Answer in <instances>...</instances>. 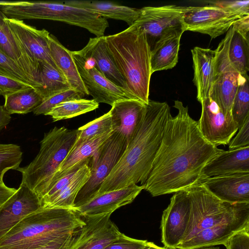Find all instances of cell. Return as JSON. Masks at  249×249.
Instances as JSON below:
<instances>
[{
	"instance_id": "cell-6",
	"label": "cell",
	"mask_w": 249,
	"mask_h": 249,
	"mask_svg": "<svg viewBox=\"0 0 249 249\" xmlns=\"http://www.w3.org/2000/svg\"><path fill=\"white\" fill-rule=\"evenodd\" d=\"M8 18L46 19L62 21L86 29L96 37L104 36L107 19L87 10L70 6L60 1H18L0 5Z\"/></svg>"
},
{
	"instance_id": "cell-40",
	"label": "cell",
	"mask_w": 249,
	"mask_h": 249,
	"mask_svg": "<svg viewBox=\"0 0 249 249\" xmlns=\"http://www.w3.org/2000/svg\"><path fill=\"white\" fill-rule=\"evenodd\" d=\"M32 88L34 87L30 85L0 75V95L4 97L12 93Z\"/></svg>"
},
{
	"instance_id": "cell-7",
	"label": "cell",
	"mask_w": 249,
	"mask_h": 249,
	"mask_svg": "<svg viewBox=\"0 0 249 249\" xmlns=\"http://www.w3.org/2000/svg\"><path fill=\"white\" fill-rule=\"evenodd\" d=\"M191 212L187 231L182 242L185 243L200 231L215 225L230 215L236 204L223 202L199 183L186 190Z\"/></svg>"
},
{
	"instance_id": "cell-10",
	"label": "cell",
	"mask_w": 249,
	"mask_h": 249,
	"mask_svg": "<svg viewBox=\"0 0 249 249\" xmlns=\"http://www.w3.org/2000/svg\"><path fill=\"white\" fill-rule=\"evenodd\" d=\"M189 6L169 4L145 6L140 9L138 18L133 24L145 32L151 50L161 38L173 33L182 34L185 30L183 18Z\"/></svg>"
},
{
	"instance_id": "cell-16",
	"label": "cell",
	"mask_w": 249,
	"mask_h": 249,
	"mask_svg": "<svg viewBox=\"0 0 249 249\" xmlns=\"http://www.w3.org/2000/svg\"><path fill=\"white\" fill-rule=\"evenodd\" d=\"M41 209L40 200L36 193L21 183L0 207V240L22 219Z\"/></svg>"
},
{
	"instance_id": "cell-1",
	"label": "cell",
	"mask_w": 249,
	"mask_h": 249,
	"mask_svg": "<svg viewBox=\"0 0 249 249\" xmlns=\"http://www.w3.org/2000/svg\"><path fill=\"white\" fill-rule=\"evenodd\" d=\"M177 114L166 121L162 139L143 190L152 196L186 191L199 183L204 166L223 150L208 142L188 108L179 101Z\"/></svg>"
},
{
	"instance_id": "cell-31",
	"label": "cell",
	"mask_w": 249,
	"mask_h": 249,
	"mask_svg": "<svg viewBox=\"0 0 249 249\" xmlns=\"http://www.w3.org/2000/svg\"><path fill=\"white\" fill-rule=\"evenodd\" d=\"M39 83L37 91L43 99L72 89L63 75L46 62H39Z\"/></svg>"
},
{
	"instance_id": "cell-41",
	"label": "cell",
	"mask_w": 249,
	"mask_h": 249,
	"mask_svg": "<svg viewBox=\"0 0 249 249\" xmlns=\"http://www.w3.org/2000/svg\"><path fill=\"white\" fill-rule=\"evenodd\" d=\"M147 241L133 239L121 233L120 236L105 249H140Z\"/></svg>"
},
{
	"instance_id": "cell-45",
	"label": "cell",
	"mask_w": 249,
	"mask_h": 249,
	"mask_svg": "<svg viewBox=\"0 0 249 249\" xmlns=\"http://www.w3.org/2000/svg\"><path fill=\"white\" fill-rule=\"evenodd\" d=\"M17 191L14 188H10L5 184H0V207L6 201Z\"/></svg>"
},
{
	"instance_id": "cell-42",
	"label": "cell",
	"mask_w": 249,
	"mask_h": 249,
	"mask_svg": "<svg viewBox=\"0 0 249 249\" xmlns=\"http://www.w3.org/2000/svg\"><path fill=\"white\" fill-rule=\"evenodd\" d=\"M209 3L243 16H249V0H217L210 1Z\"/></svg>"
},
{
	"instance_id": "cell-12",
	"label": "cell",
	"mask_w": 249,
	"mask_h": 249,
	"mask_svg": "<svg viewBox=\"0 0 249 249\" xmlns=\"http://www.w3.org/2000/svg\"><path fill=\"white\" fill-rule=\"evenodd\" d=\"M249 227V203H237L233 212L220 223L204 229L177 249H195L224 245L233 235Z\"/></svg>"
},
{
	"instance_id": "cell-19",
	"label": "cell",
	"mask_w": 249,
	"mask_h": 249,
	"mask_svg": "<svg viewBox=\"0 0 249 249\" xmlns=\"http://www.w3.org/2000/svg\"><path fill=\"white\" fill-rule=\"evenodd\" d=\"M143 190L142 185L132 184L98 195L74 209L81 216L111 214L122 206L131 203Z\"/></svg>"
},
{
	"instance_id": "cell-33",
	"label": "cell",
	"mask_w": 249,
	"mask_h": 249,
	"mask_svg": "<svg viewBox=\"0 0 249 249\" xmlns=\"http://www.w3.org/2000/svg\"><path fill=\"white\" fill-rule=\"evenodd\" d=\"M99 106L93 99L71 100L56 105L45 115L50 116L53 122H55L89 112L98 108Z\"/></svg>"
},
{
	"instance_id": "cell-48",
	"label": "cell",
	"mask_w": 249,
	"mask_h": 249,
	"mask_svg": "<svg viewBox=\"0 0 249 249\" xmlns=\"http://www.w3.org/2000/svg\"><path fill=\"white\" fill-rule=\"evenodd\" d=\"M220 249V248L218 247H214V246H209V247H201V248H196V249Z\"/></svg>"
},
{
	"instance_id": "cell-37",
	"label": "cell",
	"mask_w": 249,
	"mask_h": 249,
	"mask_svg": "<svg viewBox=\"0 0 249 249\" xmlns=\"http://www.w3.org/2000/svg\"><path fill=\"white\" fill-rule=\"evenodd\" d=\"M20 147L15 144L0 143V184H4L3 178L8 170L19 167L22 160Z\"/></svg>"
},
{
	"instance_id": "cell-27",
	"label": "cell",
	"mask_w": 249,
	"mask_h": 249,
	"mask_svg": "<svg viewBox=\"0 0 249 249\" xmlns=\"http://www.w3.org/2000/svg\"><path fill=\"white\" fill-rule=\"evenodd\" d=\"M51 55L58 71L72 89L88 95L73 58L71 51L65 48L53 35L49 37Z\"/></svg>"
},
{
	"instance_id": "cell-28",
	"label": "cell",
	"mask_w": 249,
	"mask_h": 249,
	"mask_svg": "<svg viewBox=\"0 0 249 249\" xmlns=\"http://www.w3.org/2000/svg\"><path fill=\"white\" fill-rule=\"evenodd\" d=\"M182 34L173 33L158 40L151 50L152 73L171 69L178 62L180 40Z\"/></svg>"
},
{
	"instance_id": "cell-32",
	"label": "cell",
	"mask_w": 249,
	"mask_h": 249,
	"mask_svg": "<svg viewBox=\"0 0 249 249\" xmlns=\"http://www.w3.org/2000/svg\"><path fill=\"white\" fill-rule=\"evenodd\" d=\"M4 109L10 114H24L33 112L43 101L35 88L18 91L5 97Z\"/></svg>"
},
{
	"instance_id": "cell-14",
	"label": "cell",
	"mask_w": 249,
	"mask_h": 249,
	"mask_svg": "<svg viewBox=\"0 0 249 249\" xmlns=\"http://www.w3.org/2000/svg\"><path fill=\"white\" fill-rule=\"evenodd\" d=\"M191 212L190 200L186 191L174 193L163 211L161 240L166 249H177L182 242L188 226Z\"/></svg>"
},
{
	"instance_id": "cell-43",
	"label": "cell",
	"mask_w": 249,
	"mask_h": 249,
	"mask_svg": "<svg viewBox=\"0 0 249 249\" xmlns=\"http://www.w3.org/2000/svg\"><path fill=\"white\" fill-rule=\"evenodd\" d=\"M229 149L249 146V117L239 128L237 134L229 143Z\"/></svg>"
},
{
	"instance_id": "cell-23",
	"label": "cell",
	"mask_w": 249,
	"mask_h": 249,
	"mask_svg": "<svg viewBox=\"0 0 249 249\" xmlns=\"http://www.w3.org/2000/svg\"><path fill=\"white\" fill-rule=\"evenodd\" d=\"M78 52L89 59L97 70L107 79L126 90L125 81L107 48L106 36L90 38L87 45Z\"/></svg>"
},
{
	"instance_id": "cell-34",
	"label": "cell",
	"mask_w": 249,
	"mask_h": 249,
	"mask_svg": "<svg viewBox=\"0 0 249 249\" xmlns=\"http://www.w3.org/2000/svg\"><path fill=\"white\" fill-rule=\"evenodd\" d=\"M231 116L239 128L249 117V79L240 74L237 89L231 107Z\"/></svg>"
},
{
	"instance_id": "cell-44",
	"label": "cell",
	"mask_w": 249,
	"mask_h": 249,
	"mask_svg": "<svg viewBox=\"0 0 249 249\" xmlns=\"http://www.w3.org/2000/svg\"><path fill=\"white\" fill-rule=\"evenodd\" d=\"M223 245L226 249H249V227L233 235Z\"/></svg>"
},
{
	"instance_id": "cell-5",
	"label": "cell",
	"mask_w": 249,
	"mask_h": 249,
	"mask_svg": "<svg viewBox=\"0 0 249 249\" xmlns=\"http://www.w3.org/2000/svg\"><path fill=\"white\" fill-rule=\"evenodd\" d=\"M78 134V129L55 126L44 134L39 151L34 160L27 166L17 169L22 174L21 183L35 191L40 200Z\"/></svg>"
},
{
	"instance_id": "cell-35",
	"label": "cell",
	"mask_w": 249,
	"mask_h": 249,
	"mask_svg": "<svg viewBox=\"0 0 249 249\" xmlns=\"http://www.w3.org/2000/svg\"><path fill=\"white\" fill-rule=\"evenodd\" d=\"M116 225L110 219L97 230L82 244L75 249H105L121 234Z\"/></svg>"
},
{
	"instance_id": "cell-30",
	"label": "cell",
	"mask_w": 249,
	"mask_h": 249,
	"mask_svg": "<svg viewBox=\"0 0 249 249\" xmlns=\"http://www.w3.org/2000/svg\"><path fill=\"white\" fill-rule=\"evenodd\" d=\"M89 163L81 166L71 180L44 208L74 209L76 196L89 179L90 171Z\"/></svg>"
},
{
	"instance_id": "cell-36",
	"label": "cell",
	"mask_w": 249,
	"mask_h": 249,
	"mask_svg": "<svg viewBox=\"0 0 249 249\" xmlns=\"http://www.w3.org/2000/svg\"><path fill=\"white\" fill-rule=\"evenodd\" d=\"M78 130L79 134L73 146H76L85 141L113 131L109 111L78 128Z\"/></svg>"
},
{
	"instance_id": "cell-20",
	"label": "cell",
	"mask_w": 249,
	"mask_h": 249,
	"mask_svg": "<svg viewBox=\"0 0 249 249\" xmlns=\"http://www.w3.org/2000/svg\"><path fill=\"white\" fill-rule=\"evenodd\" d=\"M111 107L112 131L121 135L128 144L141 123L146 105L129 99L117 101Z\"/></svg>"
},
{
	"instance_id": "cell-3",
	"label": "cell",
	"mask_w": 249,
	"mask_h": 249,
	"mask_svg": "<svg viewBox=\"0 0 249 249\" xmlns=\"http://www.w3.org/2000/svg\"><path fill=\"white\" fill-rule=\"evenodd\" d=\"M107 47L123 77L126 90L136 100L147 105L152 75L151 49L144 31L135 25L106 36Z\"/></svg>"
},
{
	"instance_id": "cell-46",
	"label": "cell",
	"mask_w": 249,
	"mask_h": 249,
	"mask_svg": "<svg viewBox=\"0 0 249 249\" xmlns=\"http://www.w3.org/2000/svg\"><path fill=\"white\" fill-rule=\"evenodd\" d=\"M11 119V114L0 105V131L9 123Z\"/></svg>"
},
{
	"instance_id": "cell-29",
	"label": "cell",
	"mask_w": 249,
	"mask_h": 249,
	"mask_svg": "<svg viewBox=\"0 0 249 249\" xmlns=\"http://www.w3.org/2000/svg\"><path fill=\"white\" fill-rule=\"evenodd\" d=\"M240 74L234 71L221 72L214 76L209 97L222 111L231 116V107L237 89Z\"/></svg>"
},
{
	"instance_id": "cell-25",
	"label": "cell",
	"mask_w": 249,
	"mask_h": 249,
	"mask_svg": "<svg viewBox=\"0 0 249 249\" xmlns=\"http://www.w3.org/2000/svg\"><path fill=\"white\" fill-rule=\"evenodd\" d=\"M194 69L193 82L199 102L209 96L214 78L215 50L195 47L191 50Z\"/></svg>"
},
{
	"instance_id": "cell-38",
	"label": "cell",
	"mask_w": 249,
	"mask_h": 249,
	"mask_svg": "<svg viewBox=\"0 0 249 249\" xmlns=\"http://www.w3.org/2000/svg\"><path fill=\"white\" fill-rule=\"evenodd\" d=\"M84 95L71 89L53 95L43 100L33 111L36 115H45L56 105L67 101L83 98Z\"/></svg>"
},
{
	"instance_id": "cell-8",
	"label": "cell",
	"mask_w": 249,
	"mask_h": 249,
	"mask_svg": "<svg viewBox=\"0 0 249 249\" xmlns=\"http://www.w3.org/2000/svg\"><path fill=\"white\" fill-rule=\"evenodd\" d=\"M128 143L120 134H112L90 158V176L77 194L74 209L94 197L106 178L121 158Z\"/></svg>"
},
{
	"instance_id": "cell-15",
	"label": "cell",
	"mask_w": 249,
	"mask_h": 249,
	"mask_svg": "<svg viewBox=\"0 0 249 249\" xmlns=\"http://www.w3.org/2000/svg\"><path fill=\"white\" fill-rule=\"evenodd\" d=\"M199 103L201 112L197 124L203 137L216 146L228 144L239 129L232 116L226 115L209 96Z\"/></svg>"
},
{
	"instance_id": "cell-39",
	"label": "cell",
	"mask_w": 249,
	"mask_h": 249,
	"mask_svg": "<svg viewBox=\"0 0 249 249\" xmlns=\"http://www.w3.org/2000/svg\"><path fill=\"white\" fill-rule=\"evenodd\" d=\"M0 75L30 85L36 90L37 87L11 59L0 52Z\"/></svg>"
},
{
	"instance_id": "cell-18",
	"label": "cell",
	"mask_w": 249,
	"mask_h": 249,
	"mask_svg": "<svg viewBox=\"0 0 249 249\" xmlns=\"http://www.w3.org/2000/svg\"><path fill=\"white\" fill-rule=\"evenodd\" d=\"M210 193L230 204L249 203V173H238L200 180Z\"/></svg>"
},
{
	"instance_id": "cell-21",
	"label": "cell",
	"mask_w": 249,
	"mask_h": 249,
	"mask_svg": "<svg viewBox=\"0 0 249 249\" xmlns=\"http://www.w3.org/2000/svg\"><path fill=\"white\" fill-rule=\"evenodd\" d=\"M0 11V52L14 61L37 87L39 83V63L32 59L11 33Z\"/></svg>"
},
{
	"instance_id": "cell-22",
	"label": "cell",
	"mask_w": 249,
	"mask_h": 249,
	"mask_svg": "<svg viewBox=\"0 0 249 249\" xmlns=\"http://www.w3.org/2000/svg\"><path fill=\"white\" fill-rule=\"evenodd\" d=\"M238 173H249V146L223 150L204 166L200 180Z\"/></svg>"
},
{
	"instance_id": "cell-24",
	"label": "cell",
	"mask_w": 249,
	"mask_h": 249,
	"mask_svg": "<svg viewBox=\"0 0 249 249\" xmlns=\"http://www.w3.org/2000/svg\"><path fill=\"white\" fill-rule=\"evenodd\" d=\"M112 133L113 131L107 133L85 141L76 146H73L53 177L42 198L49 188L57 180L75 170H78L84 164L89 162L90 157Z\"/></svg>"
},
{
	"instance_id": "cell-17",
	"label": "cell",
	"mask_w": 249,
	"mask_h": 249,
	"mask_svg": "<svg viewBox=\"0 0 249 249\" xmlns=\"http://www.w3.org/2000/svg\"><path fill=\"white\" fill-rule=\"evenodd\" d=\"M4 21L12 34L32 59L39 63H47L57 69L51 55L50 34L48 31L44 29L38 30L26 24L23 20L8 18L6 17Z\"/></svg>"
},
{
	"instance_id": "cell-11",
	"label": "cell",
	"mask_w": 249,
	"mask_h": 249,
	"mask_svg": "<svg viewBox=\"0 0 249 249\" xmlns=\"http://www.w3.org/2000/svg\"><path fill=\"white\" fill-rule=\"evenodd\" d=\"M246 16L209 4L189 6L183 23L186 31L206 34L213 39L227 33L236 22Z\"/></svg>"
},
{
	"instance_id": "cell-2",
	"label": "cell",
	"mask_w": 249,
	"mask_h": 249,
	"mask_svg": "<svg viewBox=\"0 0 249 249\" xmlns=\"http://www.w3.org/2000/svg\"><path fill=\"white\" fill-rule=\"evenodd\" d=\"M171 114L167 103L149 99L139 128L96 196L145 182Z\"/></svg>"
},
{
	"instance_id": "cell-13",
	"label": "cell",
	"mask_w": 249,
	"mask_h": 249,
	"mask_svg": "<svg viewBox=\"0 0 249 249\" xmlns=\"http://www.w3.org/2000/svg\"><path fill=\"white\" fill-rule=\"evenodd\" d=\"M72 55L83 83L88 92L97 103L110 106L119 101L134 98L124 88L104 76L94 67L89 59L78 51H71Z\"/></svg>"
},
{
	"instance_id": "cell-26",
	"label": "cell",
	"mask_w": 249,
	"mask_h": 249,
	"mask_svg": "<svg viewBox=\"0 0 249 249\" xmlns=\"http://www.w3.org/2000/svg\"><path fill=\"white\" fill-rule=\"evenodd\" d=\"M60 1L65 4L87 10L105 18L124 21L129 26L133 25L140 14L139 9L121 5L111 1L84 0Z\"/></svg>"
},
{
	"instance_id": "cell-47",
	"label": "cell",
	"mask_w": 249,
	"mask_h": 249,
	"mask_svg": "<svg viewBox=\"0 0 249 249\" xmlns=\"http://www.w3.org/2000/svg\"><path fill=\"white\" fill-rule=\"evenodd\" d=\"M140 249H166L165 248L159 247L151 242H147L146 244Z\"/></svg>"
},
{
	"instance_id": "cell-4",
	"label": "cell",
	"mask_w": 249,
	"mask_h": 249,
	"mask_svg": "<svg viewBox=\"0 0 249 249\" xmlns=\"http://www.w3.org/2000/svg\"><path fill=\"white\" fill-rule=\"evenodd\" d=\"M85 225L74 209L42 208L14 226L0 240V249H36L70 235Z\"/></svg>"
},
{
	"instance_id": "cell-9",
	"label": "cell",
	"mask_w": 249,
	"mask_h": 249,
	"mask_svg": "<svg viewBox=\"0 0 249 249\" xmlns=\"http://www.w3.org/2000/svg\"><path fill=\"white\" fill-rule=\"evenodd\" d=\"M214 76L227 71L248 74L249 70V16L236 22L215 50Z\"/></svg>"
}]
</instances>
